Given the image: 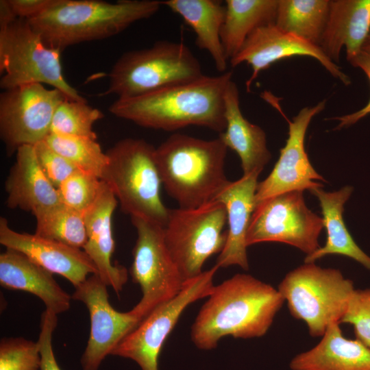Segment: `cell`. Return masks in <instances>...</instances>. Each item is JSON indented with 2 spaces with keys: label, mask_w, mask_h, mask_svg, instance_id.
Masks as SVG:
<instances>
[{
  "label": "cell",
  "mask_w": 370,
  "mask_h": 370,
  "mask_svg": "<svg viewBox=\"0 0 370 370\" xmlns=\"http://www.w3.org/2000/svg\"><path fill=\"white\" fill-rule=\"evenodd\" d=\"M232 73L202 77L147 94L117 99L109 107L114 116L140 126L174 131L197 125L223 132L225 92Z\"/></svg>",
  "instance_id": "obj_1"
},
{
  "label": "cell",
  "mask_w": 370,
  "mask_h": 370,
  "mask_svg": "<svg viewBox=\"0 0 370 370\" xmlns=\"http://www.w3.org/2000/svg\"><path fill=\"white\" fill-rule=\"evenodd\" d=\"M208 297L190 332L194 344L204 350L215 348L225 336H262L284 302L278 289L245 273L214 286Z\"/></svg>",
  "instance_id": "obj_2"
},
{
  "label": "cell",
  "mask_w": 370,
  "mask_h": 370,
  "mask_svg": "<svg viewBox=\"0 0 370 370\" xmlns=\"http://www.w3.org/2000/svg\"><path fill=\"white\" fill-rule=\"evenodd\" d=\"M161 5L157 0H54L28 21L48 46L62 51L73 45L115 36L152 16Z\"/></svg>",
  "instance_id": "obj_3"
},
{
  "label": "cell",
  "mask_w": 370,
  "mask_h": 370,
  "mask_svg": "<svg viewBox=\"0 0 370 370\" xmlns=\"http://www.w3.org/2000/svg\"><path fill=\"white\" fill-rule=\"evenodd\" d=\"M227 147L218 138L204 140L174 134L156 148L162 184L181 208L214 200L229 180L224 164Z\"/></svg>",
  "instance_id": "obj_4"
},
{
  "label": "cell",
  "mask_w": 370,
  "mask_h": 370,
  "mask_svg": "<svg viewBox=\"0 0 370 370\" xmlns=\"http://www.w3.org/2000/svg\"><path fill=\"white\" fill-rule=\"evenodd\" d=\"M156 148L143 139L125 138L106 152L108 163L101 180L110 187L122 211L164 227L169 209L160 197Z\"/></svg>",
  "instance_id": "obj_5"
},
{
  "label": "cell",
  "mask_w": 370,
  "mask_h": 370,
  "mask_svg": "<svg viewBox=\"0 0 370 370\" xmlns=\"http://www.w3.org/2000/svg\"><path fill=\"white\" fill-rule=\"evenodd\" d=\"M102 95L126 99L147 94L204 75L199 61L184 43L159 40L151 47L127 51L109 73Z\"/></svg>",
  "instance_id": "obj_6"
},
{
  "label": "cell",
  "mask_w": 370,
  "mask_h": 370,
  "mask_svg": "<svg viewBox=\"0 0 370 370\" xmlns=\"http://www.w3.org/2000/svg\"><path fill=\"white\" fill-rule=\"evenodd\" d=\"M278 290L291 314L303 321L309 334L317 337L331 324L340 323L355 288L339 270L311 262L288 272Z\"/></svg>",
  "instance_id": "obj_7"
},
{
  "label": "cell",
  "mask_w": 370,
  "mask_h": 370,
  "mask_svg": "<svg viewBox=\"0 0 370 370\" xmlns=\"http://www.w3.org/2000/svg\"><path fill=\"white\" fill-rule=\"evenodd\" d=\"M61 51L48 46L27 19L17 18L0 27V87L48 84L73 101H86L66 80Z\"/></svg>",
  "instance_id": "obj_8"
},
{
  "label": "cell",
  "mask_w": 370,
  "mask_h": 370,
  "mask_svg": "<svg viewBox=\"0 0 370 370\" xmlns=\"http://www.w3.org/2000/svg\"><path fill=\"white\" fill-rule=\"evenodd\" d=\"M226 223L225 208L217 200L194 208L169 209L164 241L184 282L199 275L204 262L223 250Z\"/></svg>",
  "instance_id": "obj_9"
},
{
  "label": "cell",
  "mask_w": 370,
  "mask_h": 370,
  "mask_svg": "<svg viewBox=\"0 0 370 370\" xmlns=\"http://www.w3.org/2000/svg\"><path fill=\"white\" fill-rule=\"evenodd\" d=\"M131 220L138 237L130 274L143 295L130 311L142 321L157 306L177 295L184 280L166 247L163 227L138 217H131Z\"/></svg>",
  "instance_id": "obj_10"
},
{
  "label": "cell",
  "mask_w": 370,
  "mask_h": 370,
  "mask_svg": "<svg viewBox=\"0 0 370 370\" xmlns=\"http://www.w3.org/2000/svg\"><path fill=\"white\" fill-rule=\"evenodd\" d=\"M217 265L184 282L173 299L154 308L113 349L111 354L134 360L142 370H159L158 358L163 344L185 308L208 297L214 287Z\"/></svg>",
  "instance_id": "obj_11"
},
{
  "label": "cell",
  "mask_w": 370,
  "mask_h": 370,
  "mask_svg": "<svg viewBox=\"0 0 370 370\" xmlns=\"http://www.w3.org/2000/svg\"><path fill=\"white\" fill-rule=\"evenodd\" d=\"M321 217L306 205L303 191L293 190L271 197L256 206L246 235L249 246L261 242H280L306 254L321 247Z\"/></svg>",
  "instance_id": "obj_12"
},
{
  "label": "cell",
  "mask_w": 370,
  "mask_h": 370,
  "mask_svg": "<svg viewBox=\"0 0 370 370\" xmlns=\"http://www.w3.org/2000/svg\"><path fill=\"white\" fill-rule=\"evenodd\" d=\"M65 99H69L62 91L42 84L3 90L0 95V136L7 153L45 140L55 111Z\"/></svg>",
  "instance_id": "obj_13"
},
{
  "label": "cell",
  "mask_w": 370,
  "mask_h": 370,
  "mask_svg": "<svg viewBox=\"0 0 370 370\" xmlns=\"http://www.w3.org/2000/svg\"><path fill=\"white\" fill-rule=\"evenodd\" d=\"M263 97L275 106L287 121L288 137L285 146L280 149L279 159L273 170L265 180L258 184L254 197L255 208L264 200L281 193L323 186L314 180L327 182L314 169L304 147L307 128L313 116L324 109L325 100L314 106L302 108L290 121L269 94Z\"/></svg>",
  "instance_id": "obj_14"
},
{
  "label": "cell",
  "mask_w": 370,
  "mask_h": 370,
  "mask_svg": "<svg viewBox=\"0 0 370 370\" xmlns=\"http://www.w3.org/2000/svg\"><path fill=\"white\" fill-rule=\"evenodd\" d=\"M107 286L97 274H92L71 296L83 302L90 314L89 338L81 358L82 370H98L106 356L141 321L131 311L121 312L110 305Z\"/></svg>",
  "instance_id": "obj_15"
},
{
  "label": "cell",
  "mask_w": 370,
  "mask_h": 370,
  "mask_svg": "<svg viewBox=\"0 0 370 370\" xmlns=\"http://www.w3.org/2000/svg\"><path fill=\"white\" fill-rule=\"evenodd\" d=\"M297 56L316 59L333 77L346 86L351 84L349 77L325 56L319 46L281 30L275 23L255 29L230 62L232 67L243 62L251 67L252 74L246 82L247 91L250 92L251 84L260 72L278 60Z\"/></svg>",
  "instance_id": "obj_16"
},
{
  "label": "cell",
  "mask_w": 370,
  "mask_h": 370,
  "mask_svg": "<svg viewBox=\"0 0 370 370\" xmlns=\"http://www.w3.org/2000/svg\"><path fill=\"white\" fill-rule=\"evenodd\" d=\"M0 243L26 256L51 273L60 275L75 288L83 283L89 274L97 269L86 254L79 248L40 236L35 233H21L12 230L8 220L0 218Z\"/></svg>",
  "instance_id": "obj_17"
},
{
  "label": "cell",
  "mask_w": 370,
  "mask_h": 370,
  "mask_svg": "<svg viewBox=\"0 0 370 370\" xmlns=\"http://www.w3.org/2000/svg\"><path fill=\"white\" fill-rule=\"evenodd\" d=\"M117 199L104 182L95 203L84 213L87 241L82 249L95 264L97 275L116 295L123 290L128 274L125 267L112 264L114 251L112 221Z\"/></svg>",
  "instance_id": "obj_18"
},
{
  "label": "cell",
  "mask_w": 370,
  "mask_h": 370,
  "mask_svg": "<svg viewBox=\"0 0 370 370\" xmlns=\"http://www.w3.org/2000/svg\"><path fill=\"white\" fill-rule=\"evenodd\" d=\"M260 173L254 171L236 181H228L214 199L224 205L228 224L227 241L216 262L219 268L238 265L244 270L249 269L246 235L255 209L254 197Z\"/></svg>",
  "instance_id": "obj_19"
},
{
  "label": "cell",
  "mask_w": 370,
  "mask_h": 370,
  "mask_svg": "<svg viewBox=\"0 0 370 370\" xmlns=\"http://www.w3.org/2000/svg\"><path fill=\"white\" fill-rule=\"evenodd\" d=\"M16 153V162L5 182L7 206L35 215L61 204L58 189L38 164L34 146L21 147Z\"/></svg>",
  "instance_id": "obj_20"
},
{
  "label": "cell",
  "mask_w": 370,
  "mask_h": 370,
  "mask_svg": "<svg viewBox=\"0 0 370 370\" xmlns=\"http://www.w3.org/2000/svg\"><path fill=\"white\" fill-rule=\"evenodd\" d=\"M370 33V0H332L319 47L332 62H338L342 47L353 60Z\"/></svg>",
  "instance_id": "obj_21"
},
{
  "label": "cell",
  "mask_w": 370,
  "mask_h": 370,
  "mask_svg": "<svg viewBox=\"0 0 370 370\" xmlns=\"http://www.w3.org/2000/svg\"><path fill=\"white\" fill-rule=\"evenodd\" d=\"M226 127L219 138L238 155L243 175L261 173L271 158L267 147L266 134L258 125L246 119L241 110L239 92L232 79L225 92Z\"/></svg>",
  "instance_id": "obj_22"
},
{
  "label": "cell",
  "mask_w": 370,
  "mask_h": 370,
  "mask_svg": "<svg viewBox=\"0 0 370 370\" xmlns=\"http://www.w3.org/2000/svg\"><path fill=\"white\" fill-rule=\"evenodd\" d=\"M0 284L37 296L57 314L71 306V296L59 286L53 273L15 250L6 249L0 254Z\"/></svg>",
  "instance_id": "obj_23"
},
{
  "label": "cell",
  "mask_w": 370,
  "mask_h": 370,
  "mask_svg": "<svg viewBox=\"0 0 370 370\" xmlns=\"http://www.w3.org/2000/svg\"><path fill=\"white\" fill-rule=\"evenodd\" d=\"M292 370H370V347L343 336L339 323L331 324L312 349L295 356Z\"/></svg>",
  "instance_id": "obj_24"
},
{
  "label": "cell",
  "mask_w": 370,
  "mask_h": 370,
  "mask_svg": "<svg viewBox=\"0 0 370 370\" xmlns=\"http://www.w3.org/2000/svg\"><path fill=\"white\" fill-rule=\"evenodd\" d=\"M321 188L309 191L319 201L326 242L323 247L306 256L304 263L314 262L327 255L338 254L352 258L370 270V257L354 241L343 217L344 205L353 192L352 186L347 185L334 192H326Z\"/></svg>",
  "instance_id": "obj_25"
},
{
  "label": "cell",
  "mask_w": 370,
  "mask_h": 370,
  "mask_svg": "<svg viewBox=\"0 0 370 370\" xmlns=\"http://www.w3.org/2000/svg\"><path fill=\"white\" fill-rule=\"evenodd\" d=\"M162 5L180 15L196 35L195 44L209 53L217 70L225 73L227 60L221 39L225 5L219 0H166Z\"/></svg>",
  "instance_id": "obj_26"
},
{
  "label": "cell",
  "mask_w": 370,
  "mask_h": 370,
  "mask_svg": "<svg viewBox=\"0 0 370 370\" xmlns=\"http://www.w3.org/2000/svg\"><path fill=\"white\" fill-rule=\"evenodd\" d=\"M279 0H226L221 39L225 57L232 59L257 28L275 23Z\"/></svg>",
  "instance_id": "obj_27"
},
{
  "label": "cell",
  "mask_w": 370,
  "mask_h": 370,
  "mask_svg": "<svg viewBox=\"0 0 370 370\" xmlns=\"http://www.w3.org/2000/svg\"><path fill=\"white\" fill-rule=\"evenodd\" d=\"M330 0H279L275 25L319 47L330 11Z\"/></svg>",
  "instance_id": "obj_28"
},
{
  "label": "cell",
  "mask_w": 370,
  "mask_h": 370,
  "mask_svg": "<svg viewBox=\"0 0 370 370\" xmlns=\"http://www.w3.org/2000/svg\"><path fill=\"white\" fill-rule=\"evenodd\" d=\"M34 216L36 234L82 249L86 245L87 233L83 213L61 204Z\"/></svg>",
  "instance_id": "obj_29"
},
{
  "label": "cell",
  "mask_w": 370,
  "mask_h": 370,
  "mask_svg": "<svg viewBox=\"0 0 370 370\" xmlns=\"http://www.w3.org/2000/svg\"><path fill=\"white\" fill-rule=\"evenodd\" d=\"M55 151L72 162L79 170L91 173L101 180L108 163L97 139L84 136L50 133L45 139Z\"/></svg>",
  "instance_id": "obj_30"
},
{
  "label": "cell",
  "mask_w": 370,
  "mask_h": 370,
  "mask_svg": "<svg viewBox=\"0 0 370 370\" xmlns=\"http://www.w3.org/2000/svg\"><path fill=\"white\" fill-rule=\"evenodd\" d=\"M103 116L99 109L89 106L87 101L65 99L55 111L50 133L97 139L93 125Z\"/></svg>",
  "instance_id": "obj_31"
},
{
  "label": "cell",
  "mask_w": 370,
  "mask_h": 370,
  "mask_svg": "<svg viewBox=\"0 0 370 370\" xmlns=\"http://www.w3.org/2000/svg\"><path fill=\"white\" fill-rule=\"evenodd\" d=\"M103 184L96 175L77 169L57 189L62 204L84 214L97 200Z\"/></svg>",
  "instance_id": "obj_32"
},
{
  "label": "cell",
  "mask_w": 370,
  "mask_h": 370,
  "mask_svg": "<svg viewBox=\"0 0 370 370\" xmlns=\"http://www.w3.org/2000/svg\"><path fill=\"white\" fill-rule=\"evenodd\" d=\"M37 342L23 338H3L0 342V370H40Z\"/></svg>",
  "instance_id": "obj_33"
},
{
  "label": "cell",
  "mask_w": 370,
  "mask_h": 370,
  "mask_svg": "<svg viewBox=\"0 0 370 370\" xmlns=\"http://www.w3.org/2000/svg\"><path fill=\"white\" fill-rule=\"evenodd\" d=\"M340 323L352 325L356 338L370 347V288L354 291Z\"/></svg>",
  "instance_id": "obj_34"
},
{
  "label": "cell",
  "mask_w": 370,
  "mask_h": 370,
  "mask_svg": "<svg viewBox=\"0 0 370 370\" xmlns=\"http://www.w3.org/2000/svg\"><path fill=\"white\" fill-rule=\"evenodd\" d=\"M34 148L41 170L56 188L77 170L72 162L52 149L45 140L35 145Z\"/></svg>",
  "instance_id": "obj_35"
},
{
  "label": "cell",
  "mask_w": 370,
  "mask_h": 370,
  "mask_svg": "<svg viewBox=\"0 0 370 370\" xmlns=\"http://www.w3.org/2000/svg\"><path fill=\"white\" fill-rule=\"evenodd\" d=\"M57 314L46 308L40 318V332L37 341L40 356V370H61L52 347L53 333L58 325Z\"/></svg>",
  "instance_id": "obj_36"
},
{
  "label": "cell",
  "mask_w": 370,
  "mask_h": 370,
  "mask_svg": "<svg viewBox=\"0 0 370 370\" xmlns=\"http://www.w3.org/2000/svg\"><path fill=\"white\" fill-rule=\"evenodd\" d=\"M354 67L362 69L370 82V33L362 45L358 55L350 62ZM370 114V99L367 105L360 110L343 116L333 118L338 120L340 123L336 129L339 130L356 123L360 119Z\"/></svg>",
  "instance_id": "obj_37"
},
{
  "label": "cell",
  "mask_w": 370,
  "mask_h": 370,
  "mask_svg": "<svg viewBox=\"0 0 370 370\" xmlns=\"http://www.w3.org/2000/svg\"><path fill=\"white\" fill-rule=\"evenodd\" d=\"M54 0H8L16 18L31 19L47 10Z\"/></svg>",
  "instance_id": "obj_38"
}]
</instances>
